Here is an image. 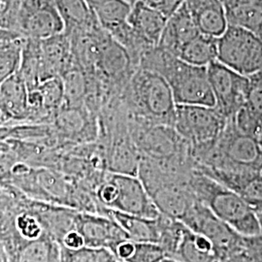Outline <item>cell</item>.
Segmentation results:
<instances>
[{
  "label": "cell",
  "mask_w": 262,
  "mask_h": 262,
  "mask_svg": "<svg viewBox=\"0 0 262 262\" xmlns=\"http://www.w3.org/2000/svg\"><path fill=\"white\" fill-rule=\"evenodd\" d=\"M175 56L187 63L207 67L216 60L217 38L200 33L181 48Z\"/></svg>",
  "instance_id": "obj_25"
},
{
  "label": "cell",
  "mask_w": 262,
  "mask_h": 262,
  "mask_svg": "<svg viewBox=\"0 0 262 262\" xmlns=\"http://www.w3.org/2000/svg\"><path fill=\"white\" fill-rule=\"evenodd\" d=\"M185 5L201 33L220 37L228 26L222 0H185Z\"/></svg>",
  "instance_id": "obj_18"
},
{
  "label": "cell",
  "mask_w": 262,
  "mask_h": 262,
  "mask_svg": "<svg viewBox=\"0 0 262 262\" xmlns=\"http://www.w3.org/2000/svg\"><path fill=\"white\" fill-rule=\"evenodd\" d=\"M261 136H262V135H261ZM261 136H260V137H261Z\"/></svg>",
  "instance_id": "obj_47"
},
{
  "label": "cell",
  "mask_w": 262,
  "mask_h": 262,
  "mask_svg": "<svg viewBox=\"0 0 262 262\" xmlns=\"http://www.w3.org/2000/svg\"><path fill=\"white\" fill-rule=\"evenodd\" d=\"M0 112L5 125L28 123V89L19 71L0 84Z\"/></svg>",
  "instance_id": "obj_11"
},
{
  "label": "cell",
  "mask_w": 262,
  "mask_h": 262,
  "mask_svg": "<svg viewBox=\"0 0 262 262\" xmlns=\"http://www.w3.org/2000/svg\"><path fill=\"white\" fill-rule=\"evenodd\" d=\"M60 259L61 262H119L110 250L86 246L78 250H69L60 246Z\"/></svg>",
  "instance_id": "obj_29"
},
{
  "label": "cell",
  "mask_w": 262,
  "mask_h": 262,
  "mask_svg": "<svg viewBox=\"0 0 262 262\" xmlns=\"http://www.w3.org/2000/svg\"><path fill=\"white\" fill-rule=\"evenodd\" d=\"M193 232L204 235L214 245L216 255L226 257L246 249L245 237L214 215L202 203H195L181 220Z\"/></svg>",
  "instance_id": "obj_8"
},
{
  "label": "cell",
  "mask_w": 262,
  "mask_h": 262,
  "mask_svg": "<svg viewBox=\"0 0 262 262\" xmlns=\"http://www.w3.org/2000/svg\"><path fill=\"white\" fill-rule=\"evenodd\" d=\"M259 143H260V145H261L262 147V136L260 137V138H259Z\"/></svg>",
  "instance_id": "obj_45"
},
{
  "label": "cell",
  "mask_w": 262,
  "mask_h": 262,
  "mask_svg": "<svg viewBox=\"0 0 262 262\" xmlns=\"http://www.w3.org/2000/svg\"><path fill=\"white\" fill-rule=\"evenodd\" d=\"M235 1H243V0H222V2H223V4H224V6L226 5V4H228V3L235 2Z\"/></svg>",
  "instance_id": "obj_42"
},
{
  "label": "cell",
  "mask_w": 262,
  "mask_h": 262,
  "mask_svg": "<svg viewBox=\"0 0 262 262\" xmlns=\"http://www.w3.org/2000/svg\"><path fill=\"white\" fill-rule=\"evenodd\" d=\"M119 262H124V261H120V260H119Z\"/></svg>",
  "instance_id": "obj_46"
},
{
  "label": "cell",
  "mask_w": 262,
  "mask_h": 262,
  "mask_svg": "<svg viewBox=\"0 0 262 262\" xmlns=\"http://www.w3.org/2000/svg\"><path fill=\"white\" fill-rule=\"evenodd\" d=\"M102 215H110L114 219L132 241L159 244L161 229L160 215L157 219H148L110 209H104Z\"/></svg>",
  "instance_id": "obj_19"
},
{
  "label": "cell",
  "mask_w": 262,
  "mask_h": 262,
  "mask_svg": "<svg viewBox=\"0 0 262 262\" xmlns=\"http://www.w3.org/2000/svg\"><path fill=\"white\" fill-rule=\"evenodd\" d=\"M43 105L53 117L64 105V88L60 77L48 79L38 85Z\"/></svg>",
  "instance_id": "obj_30"
},
{
  "label": "cell",
  "mask_w": 262,
  "mask_h": 262,
  "mask_svg": "<svg viewBox=\"0 0 262 262\" xmlns=\"http://www.w3.org/2000/svg\"><path fill=\"white\" fill-rule=\"evenodd\" d=\"M135 250V242L130 239L124 240L122 243L119 244L114 250V254L120 261H127Z\"/></svg>",
  "instance_id": "obj_35"
},
{
  "label": "cell",
  "mask_w": 262,
  "mask_h": 262,
  "mask_svg": "<svg viewBox=\"0 0 262 262\" xmlns=\"http://www.w3.org/2000/svg\"><path fill=\"white\" fill-rule=\"evenodd\" d=\"M200 33L185 3H183L167 19L158 47L175 56L181 48Z\"/></svg>",
  "instance_id": "obj_17"
},
{
  "label": "cell",
  "mask_w": 262,
  "mask_h": 262,
  "mask_svg": "<svg viewBox=\"0 0 262 262\" xmlns=\"http://www.w3.org/2000/svg\"><path fill=\"white\" fill-rule=\"evenodd\" d=\"M168 18L146 0L132 4L127 23L136 37L148 47H158Z\"/></svg>",
  "instance_id": "obj_12"
},
{
  "label": "cell",
  "mask_w": 262,
  "mask_h": 262,
  "mask_svg": "<svg viewBox=\"0 0 262 262\" xmlns=\"http://www.w3.org/2000/svg\"><path fill=\"white\" fill-rule=\"evenodd\" d=\"M21 37H25V36L21 35L18 31L0 28V45L3 44V43H6V42H9L12 40Z\"/></svg>",
  "instance_id": "obj_37"
},
{
  "label": "cell",
  "mask_w": 262,
  "mask_h": 262,
  "mask_svg": "<svg viewBox=\"0 0 262 262\" xmlns=\"http://www.w3.org/2000/svg\"><path fill=\"white\" fill-rule=\"evenodd\" d=\"M125 1H126V2H128L129 4L132 5V4H134L135 2H137V1H139V0H125Z\"/></svg>",
  "instance_id": "obj_43"
},
{
  "label": "cell",
  "mask_w": 262,
  "mask_h": 262,
  "mask_svg": "<svg viewBox=\"0 0 262 262\" xmlns=\"http://www.w3.org/2000/svg\"><path fill=\"white\" fill-rule=\"evenodd\" d=\"M131 6L125 0H101L93 10L101 28L114 37L128 26Z\"/></svg>",
  "instance_id": "obj_24"
},
{
  "label": "cell",
  "mask_w": 262,
  "mask_h": 262,
  "mask_svg": "<svg viewBox=\"0 0 262 262\" xmlns=\"http://www.w3.org/2000/svg\"><path fill=\"white\" fill-rule=\"evenodd\" d=\"M76 230L83 236L86 247L104 248L111 252L119 244L129 239L110 215L97 213L79 211L76 216Z\"/></svg>",
  "instance_id": "obj_10"
},
{
  "label": "cell",
  "mask_w": 262,
  "mask_h": 262,
  "mask_svg": "<svg viewBox=\"0 0 262 262\" xmlns=\"http://www.w3.org/2000/svg\"><path fill=\"white\" fill-rule=\"evenodd\" d=\"M159 262H182L178 260V259H176V258H173V257H165V258H163L162 260H160Z\"/></svg>",
  "instance_id": "obj_39"
},
{
  "label": "cell",
  "mask_w": 262,
  "mask_h": 262,
  "mask_svg": "<svg viewBox=\"0 0 262 262\" xmlns=\"http://www.w3.org/2000/svg\"><path fill=\"white\" fill-rule=\"evenodd\" d=\"M216 60L244 76L262 70V39L240 27L228 25L217 37Z\"/></svg>",
  "instance_id": "obj_7"
},
{
  "label": "cell",
  "mask_w": 262,
  "mask_h": 262,
  "mask_svg": "<svg viewBox=\"0 0 262 262\" xmlns=\"http://www.w3.org/2000/svg\"><path fill=\"white\" fill-rule=\"evenodd\" d=\"M189 187L198 202L243 237L260 235L256 212L233 190L214 179L193 170L188 181Z\"/></svg>",
  "instance_id": "obj_3"
},
{
  "label": "cell",
  "mask_w": 262,
  "mask_h": 262,
  "mask_svg": "<svg viewBox=\"0 0 262 262\" xmlns=\"http://www.w3.org/2000/svg\"><path fill=\"white\" fill-rule=\"evenodd\" d=\"M64 88L66 107H82L88 94V81L84 70L77 63L60 77Z\"/></svg>",
  "instance_id": "obj_27"
},
{
  "label": "cell",
  "mask_w": 262,
  "mask_h": 262,
  "mask_svg": "<svg viewBox=\"0 0 262 262\" xmlns=\"http://www.w3.org/2000/svg\"><path fill=\"white\" fill-rule=\"evenodd\" d=\"M149 193L161 215L179 221L196 201L188 183H163L150 189Z\"/></svg>",
  "instance_id": "obj_13"
},
{
  "label": "cell",
  "mask_w": 262,
  "mask_h": 262,
  "mask_svg": "<svg viewBox=\"0 0 262 262\" xmlns=\"http://www.w3.org/2000/svg\"><path fill=\"white\" fill-rule=\"evenodd\" d=\"M132 95L141 112L151 121L173 124L177 104L166 80L158 72L141 68L132 78Z\"/></svg>",
  "instance_id": "obj_5"
},
{
  "label": "cell",
  "mask_w": 262,
  "mask_h": 262,
  "mask_svg": "<svg viewBox=\"0 0 262 262\" xmlns=\"http://www.w3.org/2000/svg\"><path fill=\"white\" fill-rule=\"evenodd\" d=\"M215 262H254L253 256L245 249L241 252L230 254L226 257L217 256Z\"/></svg>",
  "instance_id": "obj_36"
},
{
  "label": "cell",
  "mask_w": 262,
  "mask_h": 262,
  "mask_svg": "<svg viewBox=\"0 0 262 262\" xmlns=\"http://www.w3.org/2000/svg\"><path fill=\"white\" fill-rule=\"evenodd\" d=\"M26 37L0 45V84L19 71Z\"/></svg>",
  "instance_id": "obj_28"
},
{
  "label": "cell",
  "mask_w": 262,
  "mask_h": 262,
  "mask_svg": "<svg viewBox=\"0 0 262 262\" xmlns=\"http://www.w3.org/2000/svg\"><path fill=\"white\" fill-rule=\"evenodd\" d=\"M9 262H61L60 245L49 235L19 242L9 253Z\"/></svg>",
  "instance_id": "obj_20"
},
{
  "label": "cell",
  "mask_w": 262,
  "mask_h": 262,
  "mask_svg": "<svg viewBox=\"0 0 262 262\" xmlns=\"http://www.w3.org/2000/svg\"><path fill=\"white\" fill-rule=\"evenodd\" d=\"M86 1H88V3L90 4V6L92 7V9H93V7L95 6V5H96L98 2H100L101 0H86Z\"/></svg>",
  "instance_id": "obj_41"
},
{
  "label": "cell",
  "mask_w": 262,
  "mask_h": 262,
  "mask_svg": "<svg viewBox=\"0 0 262 262\" xmlns=\"http://www.w3.org/2000/svg\"><path fill=\"white\" fill-rule=\"evenodd\" d=\"M64 28L56 4L19 13V32L26 38L45 40L64 32Z\"/></svg>",
  "instance_id": "obj_15"
},
{
  "label": "cell",
  "mask_w": 262,
  "mask_h": 262,
  "mask_svg": "<svg viewBox=\"0 0 262 262\" xmlns=\"http://www.w3.org/2000/svg\"><path fill=\"white\" fill-rule=\"evenodd\" d=\"M94 198L99 206L128 215L148 219L160 215L149 191L138 176L109 172L94 190Z\"/></svg>",
  "instance_id": "obj_4"
},
{
  "label": "cell",
  "mask_w": 262,
  "mask_h": 262,
  "mask_svg": "<svg viewBox=\"0 0 262 262\" xmlns=\"http://www.w3.org/2000/svg\"><path fill=\"white\" fill-rule=\"evenodd\" d=\"M64 23V33L86 30L100 26L94 10L86 0H54Z\"/></svg>",
  "instance_id": "obj_21"
},
{
  "label": "cell",
  "mask_w": 262,
  "mask_h": 262,
  "mask_svg": "<svg viewBox=\"0 0 262 262\" xmlns=\"http://www.w3.org/2000/svg\"><path fill=\"white\" fill-rule=\"evenodd\" d=\"M174 258L182 262H215L217 255L208 238L193 232L186 225Z\"/></svg>",
  "instance_id": "obj_23"
},
{
  "label": "cell",
  "mask_w": 262,
  "mask_h": 262,
  "mask_svg": "<svg viewBox=\"0 0 262 262\" xmlns=\"http://www.w3.org/2000/svg\"><path fill=\"white\" fill-rule=\"evenodd\" d=\"M207 71L215 108L227 120L233 118L243 106L248 76L235 72L217 60L207 66Z\"/></svg>",
  "instance_id": "obj_9"
},
{
  "label": "cell",
  "mask_w": 262,
  "mask_h": 262,
  "mask_svg": "<svg viewBox=\"0 0 262 262\" xmlns=\"http://www.w3.org/2000/svg\"><path fill=\"white\" fill-rule=\"evenodd\" d=\"M231 120L243 133L256 138L262 135V70L248 76L243 106Z\"/></svg>",
  "instance_id": "obj_14"
},
{
  "label": "cell",
  "mask_w": 262,
  "mask_h": 262,
  "mask_svg": "<svg viewBox=\"0 0 262 262\" xmlns=\"http://www.w3.org/2000/svg\"><path fill=\"white\" fill-rule=\"evenodd\" d=\"M195 159L196 169L225 173H262L259 139L239 130L231 119L215 142L195 155Z\"/></svg>",
  "instance_id": "obj_2"
},
{
  "label": "cell",
  "mask_w": 262,
  "mask_h": 262,
  "mask_svg": "<svg viewBox=\"0 0 262 262\" xmlns=\"http://www.w3.org/2000/svg\"><path fill=\"white\" fill-rule=\"evenodd\" d=\"M4 123V120H3V117H2V114L0 112V125Z\"/></svg>",
  "instance_id": "obj_44"
},
{
  "label": "cell",
  "mask_w": 262,
  "mask_h": 262,
  "mask_svg": "<svg viewBox=\"0 0 262 262\" xmlns=\"http://www.w3.org/2000/svg\"><path fill=\"white\" fill-rule=\"evenodd\" d=\"M0 262H9V256L3 243L0 240Z\"/></svg>",
  "instance_id": "obj_38"
},
{
  "label": "cell",
  "mask_w": 262,
  "mask_h": 262,
  "mask_svg": "<svg viewBox=\"0 0 262 262\" xmlns=\"http://www.w3.org/2000/svg\"><path fill=\"white\" fill-rule=\"evenodd\" d=\"M59 245L61 247H64L66 249H69V250H78V249H81L85 246L83 236L80 234L76 229L68 232L62 238Z\"/></svg>",
  "instance_id": "obj_34"
},
{
  "label": "cell",
  "mask_w": 262,
  "mask_h": 262,
  "mask_svg": "<svg viewBox=\"0 0 262 262\" xmlns=\"http://www.w3.org/2000/svg\"><path fill=\"white\" fill-rule=\"evenodd\" d=\"M227 121L215 106L177 105L174 126L192 145L195 156L215 142Z\"/></svg>",
  "instance_id": "obj_6"
},
{
  "label": "cell",
  "mask_w": 262,
  "mask_h": 262,
  "mask_svg": "<svg viewBox=\"0 0 262 262\" xmlns=\"http://www.w3.org/2000/svg\"><path fill=\"white\" fill-rule=\"evenodd\" d=\"M225 8L228 25L245 28L262 39V0L235 1Z\"/></svg>",
  "instance_id": "obj_22"
},
{
  "label": "cell",
  "mask_w": 262,
  "mask_h": 262,
  "mask_svg": "<svg viewBox=\"0 0 262 262\" xmlns=\"http://www.w3.org/2000/svg\"><path fill=\"white\" fill-rule=\"evenodd\" d=\"M40 50L44 81L55 77H61L70 67L76 64L70 40L64 32L45 40H40Z\"/></svg>",
  "instance_id": "obj_16"
},
{
  "label": "cell",
  "mask_w": 262,
  "mask_h": 262,
  "mask_svg": "<svg viewBox=\"0 0 262 262\" xmlns=\"http://www.w3.org/2000/svg\"><path fill=\"white\" fill-rule=\"evenodd\" d=\"M19 73L28 85V91L37 88L44 81L40 40L25 39Z\"/></svg>",
  "instance_id": "obj_26"
},
{
  "label": "cell",
  "mask_w": 262,
  "mask_h": 262,
  "mask_svg": "<svg viewBox=\"0 0 262 262\" xmlns=\"http://www.w3.org/2000/svg\"><path fill=\"white\" fill-rule=\"evenodd\" d=\"M258 222H259V227H260V235L262 236V212H256Z\"/></svg>",
  "instance_id": "obj_40"
},
{
  "label": "cell",
  "mask_w": 262,
  "mask_h": 262,
  "mask_svg": "<svg viewBox=\"0 0 262 262\" xmlns=\"http://www.w3.org/2000/svg\"><path fill=\"white\" fill-rule=\"evenodd\" d=\"M142 68L158 72L166 80L177 105L215 106L206 66L187 63L155 47L144 56Z\"/></svg>",
  "instance_id": "obj_1"
},
{
  "label": "cell",
  "mask_w": 262,
  "mask_h": 262,
  "mask_svg": "<svg viewBox=\"0 0 262 262\" xmlns=\"http://www.w3.org/2000/svg\"><path fill=\"white\" fill-rule=\"evenodd\" d=\"M167 257L163 248L152 242H135V250L130 258L124 262H159Z\"/></svg>",
  "instance_id": "obj_31"
},
{
  "label": "cell",
  "mask_w": 262,
  "mask_h": 262,
  "mask_svg": "<svg viewBox=\"0 0 262 262\" xmlns=\"http://www.w3.org/2000/svg\"><path fill=\"white\" fill-rule=\"evenodd\" d=\"M19 159L7 141L0 142V183L6 182Z\"/></svg>",
  "instance_id": "obj_32"
},
{
  "label": "cell",
  "mask_w": 262,
  "mask_h": 262,
  "mask_svg": "<svg viewBox=\"0 0 262 262\" xmlns=\"http://www.w3.org/2000/svg\"><path fill=\"white\" fill-rule=\"evenodd\" d=\"M146 2L169 18L183 5L185 0H146Z\"/></svg>",
  "instance_id": "obj_33"
}]
</instances>
